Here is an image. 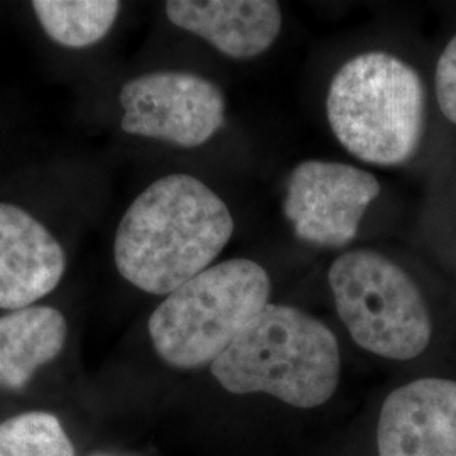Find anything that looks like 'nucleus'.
Here are the masks:
<instances>
[{"instance_id": "20e7f679", "label": "nucleus", "mask_w": 456, "mask_h": 456, "mask_svg": "<svg viewBox=\"0 0 456 456\" xmlns=\"http://www.w3.org/2000/svg\"><path fill=\"white\" fill-rule=\"evenodd\" d=\"M271 279L248 259L213 264L166 296L149 318V337L176 369L212 365L267 305Z\"/></svg>"}, {"instance_id": "9d476101", "label": "nucleus", "mask_w": 456, "mask_h": 456, "mask_svg": "<svg viewBox=\"0 0 456 456\" xmlns=\"http://www.w3.org/2000/svg\"><path fill=\"white\" fill-rule=\"evenodd\" d=\"M166 16L233 60H248L276 43L282 12L273 0H171Z\"/></svg>"}, {"instance_id": "7ed1b4c3", "label": "nucleus", "mask_w": 456, "mask_h": 456, "mask_svg": "<svg viewBox=\"0 0 456 456\" xmlns=\"http://www.w3.org/2000/svg\"><path fill=\"white\" fill-rule=\"evenodd\" d=\"M326 117L338 142L360 161L404 164L423 139V80L412 66L389 53H362L331 80Z\"/></svg>"}, {"instance_id": "0eeeda50", "label": "nucleus", "mask_w": 456, "mask_h": 456, "mask_svg": "<svg viewBox=\"0 0 456 456\" xmlns=\"http://www.w3.org/2000/svg\"><path fill=\"white\" fill-rule=\"evenodd\" d=\"M380 195L372 173L355 166L310 159L289 175L282 210L297 239L320 247L350 244L369 205Z\"/></svg>"}, {"instance_id": "4468645a", "label": "nucleus", "mask_w": 456, "mask_h": 456, "mask_svg": "<svg viewBox=\"0 0 456 456\" xmlns=\"http://www.w3.org/2000/svg\"><path fill=\"white\" fill-rule=\"evenodd\" d=\"M435 86L441 112L456 126V34L441 53Z\"/></svg>"}, {"instance_id": "6e6552de", "label": "nucleus", "mask_w": 456, "mask_h": 456, "mask_svg": "<svg viewBox=\"0 0 456 456\" xmlns=\"http://www.w3.org/2000/svg\"><path fill=\"white\" fill-rule=\"evenodd\" d=\"M379 456H456V382L426 377L392 391L377 424Z\"/></svg>"}, {"instance_id": "9b49d317", "label": "nucleus", "mask_w": 456, "mask_h": 456, "mask_svg": "<svg viewBox=\"0 0 456 456\" xmlns=\"http://www.w3.org/2000/svg\"><path fill=\"white\" fill-rule=\"evenodd\" d=\"M65 316L49 306H29L0 316V387L22 389L37 369L65 348Z\"/></svg>"}, {"instance_id": "f257e3e1", "label": "nucleus", "mask_w": 456, "mask_h": 456, "mask_svg": "<svg viewBox=\"0 0 456 456\" xmlns=\"http://www.w3.org/2000/svg\"><path fill=\"white\" fill-rule=\"evenodd\" d=\"M232 235V213L212 188L190 175H169L149 184L124 213L115 265L141 291L167 296L208 269Z\"/></svg>"}, {"instance_id": "1a4fd4ad", "label": "nucleus", "mask_w": 456, "mask_h": 456, "mask_svg": "<svg viewBox=\"0 0 456 456\" xmlns=\"http://www.w3.org/2000/svg\"><path fill=\"white\" fill-rule=\"evenodd\" d=\"M63 247L31 213L0 203V310L29 308L65 274Z\"/></svg>"}, {"instance_id": "f8f14e48", "label": "nucleus", "mask_w": 456, "mask_h": 456, "mask_svg": "<svg viewBox=\"0 0 456 456\" xmlns=\"http://www.w3.org/2000/svg\"><path fill=\"white\" fill-rule=\"evenodd\" d=\"M33 11L49 37L65 48L97 45L120 12L115 0H36Z\"/></svg>"}, {"instance_id": "423d86ee", "label": "nucleus", "mask_w": 456, "mask_h": 456, "mask_svg": "<svg viewBox=\"0 0 456 456\" xmlns=\"http://www.w3.org/2000/svg\"><path fill=\"white\" fill-rule=\"evenodd\" d=\"M122 131L175 146L208 142L225 122V98L215 83L181 71H156L122 85Z\"/></svg>"}, {"instance_id": "39448f33", "label": "nucleus", "mask_w": 456, "mask_h": 456, "mask_svg": "<svg viewBox=\"0 0 456 456\" xmlns=\"http://www.w3.org/2000/svg\"><path fill=\"white\" fill-rule=\"evenodd\" d=\"M338 316L352 340L389 360L419 357L431 342V316L421 289L386 256L348 250L328 271Z\"/></svg>"}, {"instance_id": "ddd939ff", "label": "nucleus", "mask_w": 456, "mask_h": 456, "mask_svg": "<svg viewBox=\"0 0 456 456\" xmlns=\"http://www.w3.org/2000/svg\"><path fill=\"white\" fill-rule=\"evenodd\" d=\"M0 456H75V446L54 414L33 411L0 423Z\"/></svg>"}, {"instance_id": "f03ea898", "label": "nucleus", "mask_w": 456, "mask_h": 456, "mask_svg": "<svg viewBox=\"0 0 456 456\" xmlns=\"http://www.w3.org/2000/svg\"><path fill=\"white\" fill-rule=\"evenodd\" d=\"M212 374L232 394H269L294 408L331 399L342 357L333 331L308 313L267 305L213 362Z\"/></svg>"}]
</instances>
